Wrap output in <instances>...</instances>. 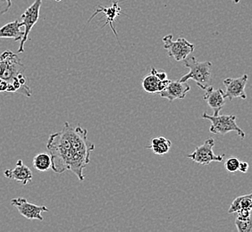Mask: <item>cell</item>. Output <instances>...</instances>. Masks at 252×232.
Masks as SVG:
<instances>
[{
    "label": "cell",
    "mask_w": 252,
    "mask_h": 232,
    "mask_svg": "<svg viewBox=\"0 0 252 232\" xmlns=\"http://www.w3.org/2000/svg\"><path fill=\"white\" fill-rule=\"evenodd\" d=\"M47 148L51 156V169L57 174L71 171L80 181L85 177L83 171L91 161L95 145L88 140V131L80 125L64 122L63 130L49 136Z\"/></svg>",
    "instance_id": "obj_1"
},
{
    "label": "cell",
    "mask_w": 252,
    "mask_h": 232,
    "mask_svg": "<svg viewBox=\"0 0 252 232\" xmlns=\"http://www.w3.org/2000/svg\"><path fill=\"white\" fill-rule=\"evenodd\" d=\"M25 71V64L22 63L17 54L6 50L0 55V78L11 84L15 92L30 97L32 94L31 87L28 85H22L18 81V76L24 74Z\"/></svg>",
    "instance_id": "obj_2"
},
{
    "label": "cell",
    "mask_w": 252,
    "mask_h": 232,
    "mask_svg": "<svg viewBox=\"0 0 252 232\" xmlns=\"http://www.w3.org/2000/svg\"><path fill=\"white\" fill-rule=\"evenodd\" d=\"M185 65L189 68V72L180 79V82L187 83L193 80L201 89H206L212 82L213 64L209 61L199 62L195 57H188L184 60Z\"/></svg>",
    "instance_id": "obj_3"
},
{
    "label": "cell",
    "mask_w": 252,
    "mask_h": 232,
    "mask_svg": "<svg viewBox=\"0 0 252 232\" xmlns=\"http://www.w3.org/2000/svg\"><path fill=\"white\" fill-rule=\"evenodd\" d=\"M202 119L211 121L209 131L213 134L225 135L229 132H236L242 140L245 139V132L238 126L235 116H209L207 113L202 114Z\"/></svg>",
    "instance_id": "obj_4"
},
{
    "label": "cell",
    "mask_w": 252,
    "mask_h": 232,
    "mask_svg": "<svg viewBox=\"0 0 252 232\" xmlns=\"http://www.w3.org/2000/svg\"><path fill=\"white\" fill-rule=\"evenodd\" d=\"M163 42L168 57L174 58L177 62L184 61L195 50L194 44L190 43L185 38H178L176 40H173L172 34L165 36L163 38Z\"/></svg>",
    "instance_id": "obj_5"
},
{
    "label": "cell",
    "mask_w": 252,
    "mask_h": 232,
    "mask_svg": "<svg viewBox=\"0 0 252 232\" xmlns=\"http://www.w3.org/2000/svg\"><path fill=\"white\" fill-rule=\"evenodd\" d=\"M41 5H42V0H35L33 4L25 10V13L21 16V18L23 19L21 24L23 25V27H25V31H24L23 38L20 40V47L17 50V54L25 52V44L28 40L30 32L33 28L34 25H36L39 21Z\"/></svg>",
    "instance_id": "obj_6"
},
{
    "label": "cell",
    "mask_w": 252,
    "mask_h": 232,
    "mask_svg": "<svg viewBox=\"0 0 252 232\" xmlns=\"http://www.w3.org/2000/svg\"><path fill=\"white\" fill-rule=\"evenodd\" d=\"M215 146V141L212 138L208 139L203 144L197 146L191 154L187 157L192 160L194 163L200 165H209L212 162H223L225 155H216L214 153L213 147Z\"/></svg>",
    "instance_id": "obj_7"
},
{
    "label": "cell",
    "mask_w": 252,
    "mask_h": 232,
    "mask_svg": "<svg viewBox=\"0 0 252 232\" xmlns=\"http://www.w3.org/2000/svg\"><path fill=\"white\" fill-rule=\"evenodd\" d=\"M11 204L15 206L21 215L28 220H38L42 222L44 220L41 213L49 212V208L45 205H37L35 203H30L28 200L24 198H16L11 200Z\"/></svg>",
    "instance_id": "obj_8"
},
{
    "label": "cell",
    "mask_w": 252,
    "mask_h": 232,
    "mask_svg": "<svg viewBox=\"0 0 252 232\" xmlns=\"http://www.w3.org/2000/svg\"><path fill=\"white\" fill-rule=\"evenodd\" d=\"M247 74H243L241 77L227 78L223 81V85L226 88L224 92V97L232 101L233 98L246 99L247 94L245 92V87L247 85Z\"/></svg>",
    "instance_id": "obj_9"
},
{
    "label": "cell",
    "mask_w": 252,
    "mask_h": 232,
    "mask_svg": "<svg viewBox=\"0 0 252 232\" xmlns=\"http://www.w3.org/2000/svg\"><path fill=\"white\" fill-rule=\"evenodd\" d=\"M190 90V87L187 83H182L180 81H171L168 85L158 95L162 98H166L170 103L175 99H184L187 93Z\"/></svg>",
    "instance_id": "obj_10"
},
{
    "label": "cell",
    "mask_w": 252,
    "mask_h": 232,
    "mask_svg": "<svg viewBox=\"0 0 252 232\" xmlns=\"http://www.w3.org/2000/svg\"><path fill=\"white\" fill-rule=\"evenodd\" d=\"M119 1H122V0H115V1L113 2V5H112V6H110V7H102V6H98V8L94 12V14L91 16V18L88 21V23H90V22L94 18V16H96V15H97V14H99V13H103V14L105 15V16H106V22H105V24H104V25H103L102 27L104 28L105 26L109 25L110 28H111L112 30H113V32H114L115 36H116V38H117V42H118V43H119V39H118V35H117V30H116L115 26H116V20H117V17L122 14L121 7L118 5V4H119Z\"/></svg>",
    "instance_id": "obj_11"
},
{
    "label": "cell",
    "mask_w": 252,
    "mask_h": 232,
    "mask_svg": "<svg viewBox=\"0 0 252 232\" xmlns=\"http://www.w3.org/2000/svg\"><path fill=\"white\" fill-rule=\"evenodd\" d=\"M5 178L14 179L17 182L27 185L32 179V172L31 171L28 166L24 165L23 160H18L14 169L5 170L4 172Z\"/></svg>",
    "instance_id": "obj_12"
},
{
    "label": "cell",
    "mask_w": 252,
    "mask_h": 232,
    "mask_svg": "<svg viewBox=\"0 0 252 232\" xmlns=\"http://www.w3.org/2000/svg\"><path fill=\"white\" fill-rule=\"evenodd\" d=\"M203 99L207 101L209 107L214 110V116H218L225 104L224 92L221 88L215 89L211 85L207 87Z\"/></svg>",
    "instance_id": "obj_13"
},
{
    "label": "cell",
    "mask_w": 252,
    "mask_h": 232,
    "mask_svg": "<svg viewBox=\"0 0 252 232\" xmlns=\"http://www.w3.org/2000/svg\"><path fill=\"white\" fill-rule=\"evenodd\" d=\"M170 82L171 81L168 79L165 81H161L153 73H151L143 78L141 84L144 91L151 94H158V92L162 91Z\"/></svg>",
    "instance_id": "obj_14"
},
{
    "label": "cell",
    "mask_w": 252,
    "mask_h": 232,
    "mask_svg": "<svg viewBox=\"0 0 252 232\" xmlns=\"http://www.w3.org/2000/svg\"><path fill=\"white\" fill-rule=\"evenodd\" d=\"M23 27L18 20L8 23L0 28V39H12L15 41L21 40L24 36V31L21 30Z\"/></svg>",
    "instance_id": "obj_15"
},
{
    "label": "cell",
    "mask_w": 252,
    "mask_h": 232,
    "mask_svg": "<svg viewBox=\"0 0 252 232\" xmlns=\"http://www.w3.org/2000/svg\"><path fill=\"white\" fill-rule=\"evenodd\" d=\"M172 146V142L165 137H158L151 139V144L146 148L151 149L155 155H166Z\"/></svg>",
    "instance_id": "obj_16"
},
{
    "label": "cell",
    "mask_w": 252,
    "mask_h": 232,
    "mask_svg": "<svg viewBox=\"0 0 252 232\" xmlns=\"http://www.w3.org/2000/svg\"><path fill=\"white\" fill-rule=\"evenodd\" d=\"M252 195L248 194L245 196L238 197L233 200V203L228 210V213H237L241 209H249L252 210Z\"/></svg>",
    "instance_id": "obj_17"
},
{
    "label": "cell",
    "mask_w": 252,
    "mask_h": 232,
    "mask_svg": "<svg viewBox=\"0 0 252 232\" xmlns=\"http://www.w3.org/2000/svg\"><path fill=\"white\" fill-rule=\"evenodd\" d=\"M33 167L39 172H48L51 169V156L49 153L42 152L33 158Z\"/></svg>",
    "instance_id": "obj_18"
},
{
    "label": "cell",
    "mask_w": 252,
    "mask_h": 232,
    "mask_svg": "<svg viewBox=\"0 0 252 232\" xmlns=\"http://www.w3.org/2000/svg\"><path fill=\"white\" fill-rule=\"evenodd\" d=\"M235 225L238 232H252V218H249L247 220H240L236 218Z\"/></svg>",
    "instance_id": "obj_19"
},
{
    "label": "cell",
    "mask_w": 252,
    "mask_h": 232,
    "mask_svg": "<svg viewBox=\"0 0 252 232\" xmlns=\"http://www.w3.org/2000/svg\"><path fill=\"white\" fill-rule=\"evenodd\" d=\"M239 163L240 160L236 157H231L225 161V169L227 170L229 173L234 174L238 171L239 168Z\"/></svg>",
    "instance_id": "obj_20"
},
{
    "label": "cell",
    "mask_w": 252,
    "mask_h": 232,
    "mask_svg": "<svg viewBox=\"0 0 252 232\" xmlns=\"http://www.w3.org/2000/svg\"><path fill=\"white\" fill-rule=\"evenodd\" d=\"M151 73H153L154 75H156V76L158 78L159 80H161V81H165V80H167V73L164 72V71L158 70L157 68L152 67L151 68Z\"/></svg>",
    "instance_id": "obj_21"
},
{
    "label": "cell",
    "mask_w": 252,
    "mask_h": 232,
    "mask_svg": "<svg viewBox=\"0 0 252 232\" xmlns=\"http://www.w3.org/2000/svg\"><path fill=\"white\" fill-rule=\"evenodd\" d=\"M237 219L240 220H247L249 218H251V213H252V210L249 209H241L240 211H238Z\"/></svg>",
    "instance_id": "obj_22"
},
{
    "label": "cell",
    "mask_w": 252,
    "mask_h": 232,
    "mask_svg": "<svg viewBox=\"0 0 252 232\" xmlns=\"http://www.w3.org/2000/svg\"><path fill=\"white\" fill-rule=\"evenodd\" d=\"M249 170V164L247 162H240L239 163V168L238 171H240L243 174H246Z\"/></svg>",
    "instance_id": "obj_23"
},
{
    "label": "cell",
    "mask_w": 252,
    "mask_h": 232,
    "mask_svg": "<svg viewBox=\"0 0 252 232\" xmlns=\"http://www.w3.org/2000/svg\"><path fill=\"white\" fill-rule=\"evenodd\" d=\"M7 85H8V83L0 78V92H6Z\"/></svg>",
    "instance_id": "obj_24"
},
{
    "label": "cell",
    "mask_w": 252,
    "mask_h": 232,
    "mask_svg": "<svg viewBox=\"0 0 252 232\" xmlns=\"http://www.w3.org/2000/svg\"><path fill=\"white\" fill-rule=\"evenodd\" d=\"M2 2H5L7 4V6L8 7H11V5H12V0H2Z\"/></svg>",
    "instance_id": "obj_25"
},
{
    "label": "cell",
    "mask_w": 252,
    "mask_h": 232,
    "mask_svg": "<svg viewBox=\"0 0 252 232\" xmlns=\"http://www.w3.org/2000/svg\"><path fill=\"white\" fill-rule=\"evenodd\" d=\"M233 2L234 4H239V3H240V0H233Z\"/></svg>",
    "instance_id": "obj_26"
},
{
    "label": "cell",
    "mask_w": 252,
    "mask_h": 232,
    "mask_svg": "<svg viewBox=\"0 0 252 232\" xmlns=\"http://www.w3.org/2000/svg\"><path fill=\"white\" fill-rule=\"evenodd\" d=\"M54 1H57V2H60V1H62V0H54Z\"/></svg>",
    "instance_id": "obj_27"
},
{
    "label": "cell",
    "mask_w": 252,
    "mask_h": 232,
    "mask_svg": "<svg viewBox=\"0 0 252 232\" xmlns=\"http://www.w3.org/2000/svg\"><path fill=\"white\" fill-rule=\"evenodd\" d=\"M0 2H2V0H0Z\"/></svg>",
    "instance_id": "obj_28"
}]
</instances>
